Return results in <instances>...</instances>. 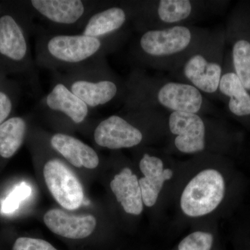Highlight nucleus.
I'll use <instances>...</instances> for the list:
<instances>
[{"instance_id":"f257e3e1","label":"nucleus","mask_w":250,"mask_h":250,"mask_svg":"<svg viewBox=\"0 0 250 250\" xmlns=\"http://www.w3.org/2000/svg\"><path fill=\"white\" fill-rule=\"evenodd\" d=\"M125 82L123 111L152 110L204 115L212 109L208 99L192 85L151 76L142 69H133Z\"/></svg>"},{"instance_id":"f03ea898","label":"nucleus","mask_w":250,"mask_h":250,"mask_svg":"<svg viewBox=\"0 0 250 250\" xmlns=\"http://www.w3.org/2000/svg\"><path fill=\"white\" fill-rule=\"evenodd\" d=\"M36 66L62 71L84 65L118 50L128 37V31L118 35L98 39L81 34H54L36 26Z\"/></svg>"},{"instance_id":"7ed1b4c3","label":"nucleus","mask_w":250,"mask_h":250,"mask_svg":"<svg viewBox=\"0 0 250 250\" xmlns=\"http://www.w3.org/2000/svg\"><path fill=\"white\" fill-rule=\"evenodd\" d=\"M34 20L24 1L0 4V65L9 75L25 77L38 91L39 73L29 40L36 30Z\"/></svg>"},{"instance_id":"20e7f679","label":"nucleus","mask_w":250,"mask_h":250,"mask_svg":"<svg viewBox=\"0 0 250 250\" xmlns=\"http://www.w3.org/2000/svg\"><path fill=\"white\" fill-rule=\"evenodd\" d=\"M208 31L193 24L145 31L135 40L131 55L141 66L170 72L200 45Z\"/></svg>"},{"instance_id":"39448f33","label":"nucleus","mask_w":250,"mask_h":250,"mask_svg":"<svg viewBox=\"0 0 250 250\" xmlns=\"http://www.w3.org/2000/svg\"><path fill=\"white\" fill-rule=\"evenodd\" d=\"M225 1L199 0H134L119 3L139 34L145 31L192 24L202 14L220 9Z\"/></svg>"},{"instance_id":"423d86ee","label":"nucleus","mask_w":250,"mask_h":250,"mask_svg":"<svg viewBox=\"0 0 250 250\" xmlns=\"http://www.w3.org/2000/svg\"><path fill=\"white\" fill-rule=\"evenodd\" d=\"M225 28L209 30L200 45L169 72L176 81L190 84L204 95L218 98L225 59Z\"/></svg>"},{"instance_id":"0eeeda50","label":"nucleus","mask_w":250,"mask_h":250,"mask_svg":"<svg viewBox=\"0 0 250 250\" xmlns=\"http://www.w3.org/2000/svg\"><path fill=\"white\" fill-rule=\"evenodd\" d=\"M52 73L53 79L62 82L90 109L105 106L125 96V81L112 70L106 58Z\"/></svg>"},{"instance_id":"6e6552de","label":"nucleus","mask_w":250,"mask_h":250,"mask_svg":"<svg viewBox=\"0 0 250 250\" xmlns=\"http://www.w3.org/2000/svg\"><path fill=\"white\" fill-rule=\"evenodd\" d=\"M24 3L34 19L47 25L45 30L66 34H80L94 13L114 4L113 1L88 0H31Z\"/></svg>"},{"instance_id":"1a4fd4ad","label":"nucleus","mask_w":250,"mask_h":250,"mask_svg":"<svg viewBox=\"0 0 250 250\" xmlns=\"http://www.w3.org/2000/svg\"><path fill=\"white\" fill-rule=\"evenodd\" d=\"M123 115L114 114L98 123L93 139L100 147L118 150L138 147L146 140L141 123L147 119L152 110H126Z\"/></svg>"},{"instance_id":"9d476101","label":"nucleus","mask_w":250,"mask_h":250,"mask_svg":"<svg viewBox=\"0 0 250 250\" xmlns=\"http://www.w3.org/2000/svg\"><path fill=\"white\" fill-rule=\"evenodd\" d=\"M226 185L223 174L214 168L200 171L187 184L180 197L182 212L190 218L210 214L220 206Z\"/></svg>"},{"instance_id":"9b49d317","label":"nucleus","mask_w":250,"mask_h":250,"mask_svg":"<svg viewBox=\"0 0 250 250\" xmlns=\"http://www.w3.org/2000/svg\"><path fill=\"white\" fill-rule=\"evenodd\" d=\"M224 28L233 69L250 93V2H238Z\"/></svg>"},{"instance_id":"f8f14e48","label":"nucleus","mask_w":250,"mask_h":250,"mask_svg":"<svg viewBox=\"0 0 250 250\" xmlns=\"http://www.w3.org/2000/svg\"><path fill=\"white\" fill-rule=\"evenodd\" d=\"M36 109L55 125L72 127L88 121L90 108L62 82L53 79L48 93L41 98Z\"/></svg>"},{"instance_id":"ddd939ff","label":"nucleus","mask_w":250,"mask_h":250,"mask_svg":"<svg viewBox=\"0 0 250 250\" xmlns=\"http://www.w3.org/2000/svg\"><path fill=\"white\" fill-rule=\"evenodd\" d=\"M209 121L203 115L172 112L167 115V129L174 147L182 154H196L207 150Z\"/></svg>"},{"instance_id":"4468645a","label":"nucleus","mask_w":250,"mask_h":250,"mask_svg":"<svg viewBox=\"0 0 250 250\" xmlns=\"http://www.w3.org/2000/svg\"><path fill=\"white\" fill-rule=\"evenodd\" d=\"M43 176L49 192L62 208L76 210L84 203L80 179L60 159H49L44 166Z\"/></svg>"},{"instance_id":"2eb2a0df","label":"nucleus","mask_w":250,"mask_h":250,"mask_svg":"<svg viewBox=\"0 0 250 250\" xmlns=\"http://www.w3.org/2000/svg\"><path fill=\"white\" fill-rule=\"evenodd\" d=\"M218 98L223 100L233 116L240 119L250 118V93L235 72L229 52L227 48L219 83Z\"/></svg>"},{"instance_id":"dca6fc26","label":"nucleus","mask_w":250,"mask_h":250,"mask_svg":"<svg viewBox=\"0 0 250 250\" xmlns=\"http://www.w3.org/2000/svg\"><path fill=\"white\" fill-rule=\"evenodd\" d=\"M139 168L143 174L139 182L143 203L147 207H154L164 184L173 177V171L165 167L160 156L147 152L141 156Z\"/></svg>"},{"instance_id":"f3484780","label":"nucleus","mask_w":250,"mask_h":250,"mask_svg":"<svg viewBox=\"0 0 250 250\" xmlns=\"http://www.w3.org/2000/svg\"><path fill=\"white\" fill-rule=\"evenodd\" d=\"M129 23L127 11L118 3L94 13L80 34L98 39H106L127 31L126 27Z\"/></svg>"},{"instance_id":"a211bd4d","label":"nucleus","mask_w":250,"mask_h":250,"mask_svg":"<svg viewBox=\"0 0 250 250\" xmlns=\"http://www.w3.org/2000/svg\"><path fill=\"white\" fill-rule=\"evenodd\" d=\"M43 220L52 232L71 240L88 238L94 232L97 225L96 218L93 215L76 216L57 208L46 212Z\"/></svg>"},{"instance_id":"6ab92c4d","label":"nucleus","mask_w":250,"mask_h":250,"mask_svg":"<svg viewBox=\"0 0 250 250\" xmlns=\"http://www.w3.org/2000/svg\"><path fill=\"white\" fill-rule=\"evenodd\" d=\"M49 146L75 167L95 169L100 164L96 151L88 145L66 133H56L49 136Z\"/></svg>"},{"instance_id":"aec40b11","label":"nucleus","mask_w":250,"mask_h":250,"mask_svg":"<svg viewBox=\"0 0 250 250\" xmlns=\"http://www.w3.org/2000/svg\"><path fill=\"white\" fill-rule=\"evenodd\" d=\"M110 187L126 213L134 215L142 213L144 203L139 179L131 168L125 167L122 169L112 179Z\"/></svg>"},{"instance_id":"412c9836","label":"nucleus","mask_w":250,"mask_h":250,"mask_svg":"<svg viewBox=\"0 0 250 250\" xmlns=\"http://www.w3.org/2000/svg\"><path fill=\"white\" fill-rule=\"evenodd\" d=\"M28 132V121L22 116L10 117L0 125V156L10 159L22 147Z\"/></svg>"},{"instance_id":"4be33fe9","label":"nucleus","mask_w":250,"mask_h":250,"mask_svg":"<svg viewBox=\"0 0 250 250\" xmlns=\"http://www.w3.org/2000/svg\"><path fill=\"white\" fill-rule=\"evenodd\" d=\"M9 75L0 65V125L13 116L21 95L19 85Z\"/></svg>"},{"instance_id":"5701e85b","label":"nucleus","mask_w":250,"mask_h":250,"mask_svg":"<svg viewBox=\"0 0 250 250\" xmlns=\"http://www.w3.org/2000/svg\"><path fill=\"white\" fill-rule=\"evenodd\" d=\"M214 237L209 232L197 231L190 233L179 242L176 250H212Z\"/></svg>"},{"instance_id":"b1692460","label":"nucleus","mask_w":250,"mask_h":250,"mask_svg":"<svg viewBox=\"0 0 250 250\" xmlns=\"http://www.w3.org/2000/svg\"><path fill=\"white\" fill-rule=\"evenodd\" d=\"M31 192V188L26 184H21L16 187L4 200L1 207L3 213H10L15 211L19 207L20 203L30 195Z\"/></svg>"},{"instance_id":"393cba45","label":"nucleus","mask_w":250,"mask_h":250,"mask_svg":"<svg viewBox=\"0 0 250 250\" xmlns=\"http://www.w3.org/2000/svg\"><path fill=\"white\" fill-rule=\"evenodd\" d=\"M12 250H59L49 242L40 238L20 237L15 241Z\"/></svg>"}]
</instances>
